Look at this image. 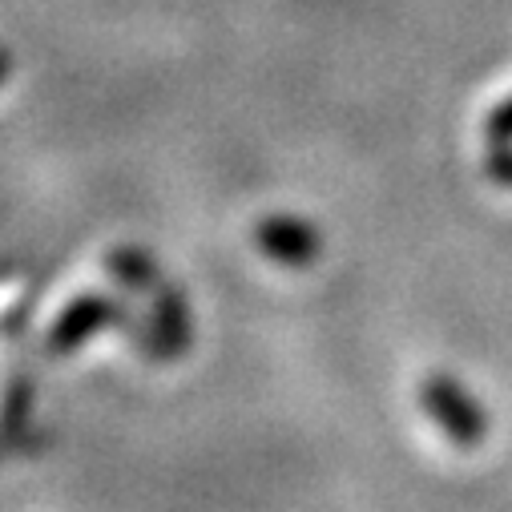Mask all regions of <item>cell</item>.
Returning a JSON list of instances; mask_svg holds the SVG:
<instances>
[{
	"mask_svg": "<svg viewBox=\"0 0 512 512\" xmlns=\"http://www.w3.org/2000/svg\"><path fill=\"white\" fill-rule=\"evenodd\" d=\"M105 267L121 279V283H130L134 291H146L150 295V327L138 335L142 351L158 363H170V359H182L190 339H194V327H190V307L182 299V291L158 271V263L150 259L146 250L138 246H117L105 254Z\"/></svg>",
	"mask_w": 512,
	"mask_h": 512,
	"instance_id": "6da1fadb",
	"label": "cell"
},
{
	"mask_svg": "<svg viewBox=\"0 0 512 512\" xmlns=\"http://www.w3.org/2000/svg\"><path fill=\"white\" fill-rule=\"evenodd\" d=\"M420 400L428 408V416L440 424V432L456 444V448H476L488 432V420H484V408L460 388V383L448 375V371H432L424 383H420Z\"/></svg>",
	"mask_w": 512,
	"mask_h": 512,
	"instance_id": "7a4b0ae2",
	"label": "cell"
},
{
	"mask_svg": "<svg viewBox=\"0 0 512 512\" xmlns=\"http://www.w3.org/2000/svg\"><path fill=\"white\" fill-rule=\"evenodd\" d=\"M105 327L134 331L130 307H125L121 299H109V295H81L77 303H69V307L53 319L45 343H49L53 355H69V351H77L89 335H97V331H105ZM134 335H138V331H134Z\"/></svg>",
	"mask_w": 512,
	"mask_h": 512,
	"instance_id": "3957f363",
	"label": "cell"
},
{
	"mask_svg": "<svg viewBox=\"0 0 512 512\" xmlns=\"http://www.w3.org/2000/svg\"><path fill=\"white\" fill-rule=\"evenodd\" d=\"M254 238H259V250L267 254V259L283 263V267H311L319 259V230L291 218V214H275V218H263L259 230H254Z\"/></svg>",
	"mask_w": 512,
	"mask_h": 512,
	"instance_id": "277c9868",
	"label": "cell"
},
{
	"mask_svg": "<svg viewBox=\"0 0 512 512\" xmlns=\"http://www.w3.org/2000/svg\"><path fill=\"white\" fill-rule=\"evenodd\" d=\"M484 134H488V142H496V146L512 142V97H508L500 109H492V117L484 121Z\"/></svg>",
	"mask_w": 512,
	"mask_h": 512,
	"instance_id": "5b68a950",
	"label": "cell"
},
{
	"mask_svg": "<svg viewBox=\"0 0 512 512\" xmlns=\"http://www.w3.org/2000/svg\"><path fill=\"white\" fill-rule=\"evenodd\" d=\"M488 174L500 182V186H512V150H500L488 158Z\"/></svg>",
	"mask_w": 512,
	"mask_h": 512,
	"instance_id": "8992f818",
	"label": "cell"
},
{
	"mask_svg": "<svg viewBox=\"0 0 512 512\" xmlns=\"http://www.w3.org/2000/svg\"><path fill=\"white\" fill-rule=\"evenodd\" d=\"M9 73H13V57H9L5 49H0V81H5Z\"/></svg>",
	"mask_w": 512,
	"mask_h": 512,
	"instance_id": "52a82bcc",
	"label": "cell"
}]
</instances>
